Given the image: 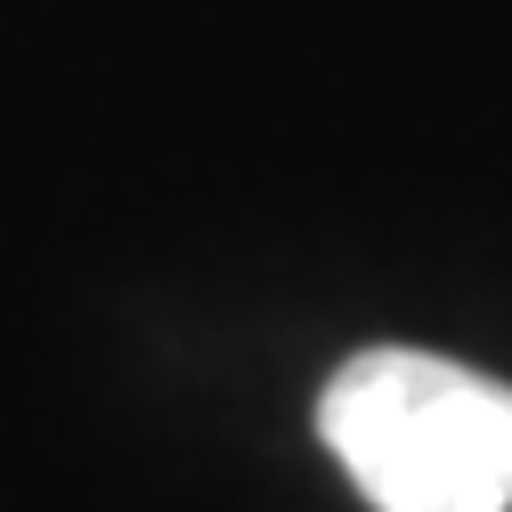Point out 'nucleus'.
I'll list each match as a JSON object with an SVG mask.
<instances>
[{
  "label": "nucleus",
  "mask_w": 512,
  "mask_h": 512,
  "mask_svg": "<svg viewBox=\"0 0 512 512\" xmlns=\"http://www.w3.org/2000/svg\"><path fill=\"white\" fill-rule=\"evenodd\" d=\"M317 439L374 512H512V391L431 350H358L317 391Z\"/></svg>",
  "instance_id": "f257e3e1"
}]
</instances>
